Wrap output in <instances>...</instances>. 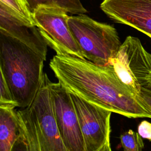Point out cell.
Masks as SVG:
<instances>
[{
    "label": "cell",
    "instance_id": "277c9868",
    "mask_svg": "<svg viewBox=\"0 0 151 151\" xmlns=\"http://www.w3.org/2000/svg\"><path fill=\"white\" fill-rule=\"evenodd\" d=\"M68 24L83 57L100 65H109L122 44L112 26L86 15L69 17Z\"/></svg>",
    "mask_w": 151,
    "mask_h": 151
},
{
    "label": "cell",
    "instance_id": "ba28073f",
    "mask_svg": "<svg viewBox=\"0 0 151 151\" xmlns=\"http://www.w3.org/2000/svg\"><path fill=\"white\" fill-rule=\"evenodd\" d=\"M70 93L78 116L85 151H99L110 137L111 112Z\"/></svg>",
    "mask_w": 151,
    "mask_h": 151
},
{
    "label": "cell",
    "instance_id": "7c38bea8",
    "mask_svg": "<svg viewBox=\"0 0 151 151\" xmlns=\"http://www.w3.org/2000/svg\"><path fill=\"white\" fill-rule=\"evenodd\" d=\"M25 1L32 14L40 5L58 6L71 14H83L87 12L80 0H25Z\"/></svg>",
    "mask_w": 151,
    "mask_h": 151
},
{
    "label": "cell",
    "instance_id": "52a82bcc",
    "mask_svg": "<svg viewBox=\"0 0 151 151\" xmlns=\"http://www.w3.org/2000/svg\"><path fill=\"white\" fill-rule=\"evenodd\" d=\"M54 117L67 151H85L83 137L70 93L59 82L49 80Z\"/></svg>",
    "mask_w": 151,
    "mask_h": 151
},
{
    "label": "cell",
    "instance_id": "30bf717a",
    "mask_svg": "<svg viewBox=\"0 0 151 151\" xmlns=\"http://www.w3.org/2000/svg\"><path fill=\"white\" fill-rule=\"evenodd\" d=\"M0 32L24 43L46 60L48 45L37 27L19 19L2 4H0Z\"/></svg>",
    "mask_w": 151,
    "mask_h": 151
},
{
    "label": "cell",
    "instance_id": "9a60e30c",
    "mask_svg": "<svg viewBox=\"0 0 151 151\" xmlns=\"http://www.w3.org/2000/svg\"><path fill=\"white\" fill-rule=\"evenodd\" d=\"M0 106L17 107L18 105L16 103L11 90L4 77L1 73L0 81Z\"/></svg>",
    "mask_w": 151,
    "mask_h": 151
},
{
    "label": "cell",
    "instance_id": "5bb4252c",
    "mask_svg": "<svg viewBox=\"0 0 151 151\" xmlns=\"http://www.w3.org/2000/svg\"><path fill=\"white\" fill-rule=\"evenodd\" d=\"M143 138L137 132L130 129L120 136L124 151H142L144 147Z\"/></svg>",
    "mask_w": 151,
    "mask_h": 151
},
{
    "label": "cell",
    "instance_id": "d6986e66",
    "mask_svg": "<svg viewBox=\"0 0 151 151\" xmlns=\"http://www.w3.org/2000/svg\"><path fill=\"white\" fill-rule=\"evenodd\" d=\"M150 91H151V88H150Z\"/></svg>",
    "mask_w": 151,
    "mask_h": 151
},
{
    "label": "cell",
    "instance_id": "3957f363",
    "mask_svg": "<svg viewBox=\"0 0 151 151\" xmlns=\"http://www.w3.org/2000/svg\"><path fill=\"white\" fill-rule=\"evenodd\" d=\"M49 80L44 74L32 103L17 110L18 135L11 151H67L54 117Z\"/></svg>",
    "mask_w": 151,
    "mask_h": 151
},
{
    "label": "cell",
    "instance_id": "7a4b0ae2",
    "mask_svg": "<svg viewBox=\"0 0 151 151\" xmlns=\"http://www.w3.org/2000/svg\"><path fill=\"white\" fill-rule=\"evenodd\" d=\"M45 60L17 39L0 32V70L18 107L33 101L42 84Z\"/></svg>",
    "mask_w": 151,
    "mask_h": 151
},
{
    "label": "cell",
    "instance_id": "8fae6325",
    "mask_svg": "<svg viewBox=\"0 0 151 151\" xmlns=\"http://www.w3.org/2000/svg\"><path fill=\"white\" fill-rule=\"evenodd\" d=\"M19 131L17 110L11 107L0 106V151H11Z\"/></svg>",
    "mask_w": 151,
    "mask_h": 151
},
{
    "label": "cell",
    "instance_id": "6da1fadb",
    "mask_svg": "<svg viewBox=\"0 0 151 151\" xmlns=\"http://www.w3.org/2000/svg\"><path fill=\"white\" fill-rule=\"evenodd\" d=\"M50 67L68 92L86 101L129 118H151V112L120 82L110 65L56 54Z\"/></svg>",
    "mask_w": 151,
    "mask_h": 151
},
{
    "label": "cell",
    "instance_id": "2e32d148",
    "mask_svg": "<svg viewBox=\"0 0 151 151\" xmlns=\"http://www.w3.org/2000/svg\"><path fill=\"white\" fill-rule=\"evenodd\" d=\"M137 133L143 138L151 141V123L143 120L137 127Z\"/></svg>",
    "mask_w": 151,
    "mask_h": 151
},
{
    "label": "cell",
    "instance_id": "e0dca14e",
    "mask_svg": "<svg viewBox=\"0 0 151 151\" xmlns=\"http://www.w3.org/2000/svg\"><path fill=\"white\" fill-rule=\"evenodd\" d=\"M138 98L144 106L151 112V91L149 90H142Z\"/></svg>",
    "mask_w": 151,
    "mask_h": 151
},
{
    "label": "cell",
    "instance_id": "9c48e42d",
    "mask_svg": "<svg viewBox=\"0 0 151 151\" xmlns=\"http://www.w3.org/2000/svg\"><path fill=\"white\" fill-rule=\"evenodd\" d=\"M100 8L113 21L151 38V0H103Z\"/></svg>",
    "mask_w": 151,
    "mask_h": 151
},
{
    "label": "cell",
    "instance_id": "4fadbf2b",
    "mask_svg": "<svg viewBox=\"0 0 151 151\" xmlns=\"http://www.w3.org/2000/svg\"><path fill=\"white\" fill-rule=\"evenodd\" d=\"M0 4L6 7L12 14L19 19L35 25L32 14L25 0H0Z\"/></svg>",
    "mask_w": 151,
    "mask_h": 151
},
{
    "label": "cell",
    "instance_id": "ac0fdd59",
    "mask_svg": "<svg viewBox=\"0 0 151 151\" xmlns=\"http://www.w3.org/2000/svg\"><path fill=\"white\" fill-rule=\"evenodd\" d=\"M99 151H111L110 143V137L107 139V141L106 142L104 145L101 147Z\"/></svg>",
    "mask_w": 151,
    "mask_h": 151
},
{
    "label": "cell",
    "instance_id": "5b68a950",
    "mask_svg": "<svg viewBox=\"0 0 151 151\" xmlns=\"http://www.w3.org/2000/svg\"><path fill=\"white\" fill-rule=\"evenodd\" d=\"M109 65L120 82L137 97L142 90H150L151 54L137 38L128 36Z\"/></svg>",
    "mask_w": 151,
    "mask_h": 151
},
{
    "label": "cell",
    "instance_id": "8992f818",
    "mask_svg": "<svg viewBox=\"0 0 151 151\" xmlns=\"http://www.w3.org/2000/svg\"><path fill=\"white\" fill-rule=\"evenodd\" d=\"M32 17L47 44L57 54L86 59L71 32L65 10L58 6L40 5L32 12Z\"/></svg>",
    "mask_w": 151,
    "mask_h": 151
}]
</instances>
